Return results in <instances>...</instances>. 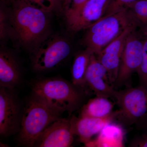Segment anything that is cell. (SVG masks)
Wrapping results in <instances>:
<instances>
[{
  "label": "cell",
  "mask_w": 147,
  "mask_h": 147,
  "mask_svg": "<svg viewBox=\"0 0 147 147\" xmlns=\"http://www.w3.org/2000/svg\"><path fill=\"white\" fill-rule=\"evenodd\" d=\"M11 27V39L32 55L52 34L50 14L25 0L5 2Z\"/></svg>",
  "instance_id": "1"
},
{
  "label": "cell",
  "mask_w": 147,
  "mask_h": 147,
  "mask_svg": "<svg viewBox=\"0 0 147 147\" xmlns=\"http://www.w3.org/2000/svg\"><path fill=\"white\" fill-rule=\"evenodd\" d=\"M32 92L61 115H69L82 105L86 92L72 82L60 77L42 78L31 83Z\"/></svg>",
  "instance_id": "2"
},
{
  "label": "cell",
  "mask_w": 147,
  "mask_h": 147,
  "mask_svg": "<svg viewBox=\"0 0 147 147\" xmlns=\"http://www.w3.org/2000/svg\"><path fill=\"white\" fill-rule=\"evenodd\" d=\"M61 116L32 92L24 108L21 128L18 134V144L24 147H34L40 135Z\"/></svg>",
  "instance_id": "3"
},
{
  "label": "cell",
  "mask_w": 147,
  "mask_h": 147,
  "mask_svg": "<svg viewBox=\"0 0 147 147\" xmlns=\"http://www.w3.org/2000/svg\"><path fill=\"white\" fill-rule=\"evenodd\" d=\"M134 24H138L128 9H125L103 17L86 29L83 43L97 55L125 29Z\"/></svg>",
  "instance_id": "4"
},
{
  "label": "cell",
  "mask_w": 147,
  "mask_h": 147,
  "mask_svg": "<svg viewBox=\"0 0 147 147\" xmlns=\"http://www.w3.org/2000/svg\"><path fill=\"white\" fill-rule=\"evenodd\" d=\"M71 52V45L66 38L52 34L32 55V68L38 73L50 71L63 62Z\"/></svg>",
  "instance_id": "5"
},
{
  "label": "cell",
  "mask_w": 147,
  "mask_h": 147,
  "mask_svg": "<svg viewBox=\"0 0 147 147\" xmlns=\"http://www.w3.org/2000/svg\"><path fill=\"white\" fill-rule=\"evenodd\" d=\"M113 99L119 108L117 119L130 126L139 123L147 114V89L141 86L115 90Z\"/></svg>",
  "instance_id": "6"
},
{
  "label": "cell",
  "mask_w": 147,
  "mask_h": 147,
  "mask_svg": "<svg viewBox=\"0 0 147 147\" xmlns=\"http://www.w3.org/2000/svg\"><path fill=\"white\" fill-rule=\"evenodd\" d=\"M24 108L15 89L0 87L1 137H8L18 134L21 128Z\"/></svg>",
  "instance_id": "7"
},
{
  "label": "cell",
  "mask_w": 147,
  "mask_h": 147,
  "mask_svg": "<svg viewBox=\"0 0 147 147\" xmlns=\"http://www.w3.org/2000/svg\"><path fill=\"white\" fill-rule=\"evenodd\" d=\"M135 29L127 38L120 66L114 87H120L128 84L132 74L138 72L143 58V36L142 32Z\"/></svg>",
  "instance_id": "8"
},
{
  "label": "cell",
  "mask_w": 147,
  "mask_h": 147,
  "mask_svg": "<svg viewBox=\"0 0 147 147\" xmlns=\"http://www.w3.org/2000/svg\"><path fill=\"white\" fill-rule=\"evenodd\" d=\"M138 28H139L138 24H134L128 27L98 55H96L107 70L109 80L113 86L118 75L127 38L132 31Z\"/></svg>",
  "instance_id": "9"
},
{
  "label": "cell",
  "mask_w": 147,
  "mask_h": 147,
  "mask_svg": "<svg viewBox=\"0 0 147 147\" xmlns=\"http://www.w3.org/2000/svg\"><path fill=\"white\" fill-rule=\"evenodd\" d=\"M70 119L60 118L40 135L34 147H71L74 141Z\"/></svg>",
  "instance_id": "10"
},
{
  "label": "cell",
  "mask_w": 147,
  "mask_h": 147,
  "mask_svg": "<svg viewBox=\"0 0 147 147\" xmlns=\"http://www.w3.org/2000/svg\"><path fill=\"white\" fill-rule=\"evenodd\" d=\"M85 81L86 87L93 91L96 96L113 98L115 90L110 83L105 67L94 53L90 59Z\"/></svg>",
  "instance_id": "11"
},
{
  "label": "cell",
  "mask_w": 147,
  "mask_h": 147,
  "mask_svg": "<svg viewBox=\"0 0 147 147\" xmlns=\"http://www.w3.org/2000/svg\"><path fill=\"white\" fill-rule=\"evenodd\" d=\"M119 113V110L113 111L108 117L100 118L72 116L70 119L72 132L85 145L91 141L94 136L99 134L105 126L117 119Z\"/></svg>",
  "instance_id": "12"
},
{
  "label": "cell",
  "mask_w": 147,
  "mask_h": 147,
  "mask_svg": "<svg viewBox=\"0 0 147 147\" xmlns=\"http://www.w3.org/2000/svg\"><path fill=\"white\" fill-rule=\"evenodd\" d=\"M22 71L15 53L4 46L0 50V87L15 89L21 84Z\"/></svg>",
  "instance_id": "13"
},
{
  "label": "cell",
  "mask_w": 147,
  "mask_h": 147,
  "mask_svg": "<svg viewBox=\"0 0 147 147\" xmlns=\"http://www.w3.org/2000/svg\"><path fill=\"white\" fill-rule=\"evenodd\" d=\"M110 1L88 0L68 30L76 33L89 28L104 16Z\"/></svg>",
  "instance_id": "14"
},
{
  "label": "cell",
  "mask_w": 147,
  "mask_h": 147,
  "mask_svg": "<svg viewBox=\"0 0 147 147\" xmlns=\"http://www.w3.org/2000/svg\"><path fill=\"white\" fill-rule=\"evenodd\" d=\"M123 131L119 125L112 124L106 125L98 134L96 139L85 145L87 147H122Z\"/></svg>",
  "instance_id": "15"
},
{
  "label": "cell",
  "mask_w": 147,
  "mask_h": 147,
  "mask_svg": "<svg viewBox=\"0 0 147 147\" xmlns=\"http://www.w3.org/2000/svg\"><path fill=\"white\" fill-rule=\"evenodd\" d=\"M93 53L87 47L85 50L79 51L75 55L71 67V82L86 92L85 76L91 56Z\"/></svg>",
  "instance_id": "16"
},
{
  "label": "cell",
  "mask_w": 147,
  "mask_h": 147,
  "mask_svg": "<svg viewBox=\"0 0 147 147\" xmlns=\"http://www.w3.org/2000/svg\"><path fill=\"white\" fill-rule=\"evenodd\" d=\"M109 98L96 96L90 99L82 106L79 116L100 118L110 115L113 112L114 106Z\"/></svg>",
  "instance_id": "17"
},
{
  "label": "cell",
  "mask_w": 147,
  "mask_h": 147,
  "mask_svg": "<svg viewBox=\"0 0 147 147\" xmlns=\"http://www.w3.org/2000/svg\"><path fill=\"white\" fill-rule=\"evenodd\" d=\"M127 8L139 28L147 25V0H138Z\"/></svg>",
  "instance_id": "18"
},
{
  "label": "cell",
  "mask_w": 147,
  "mask_h": 147,
  "mask_svg": "<svg viewBox=\"0 0 147 147\" xmlns=\"http://www.w3.org/2000/svg\"><path fill=\"white\" fill-rule=\"evenodd\" d=\"M140 28L143 36V58L141 67L137 73L140 85L146 88L147 84V25Z\"/></svg>",
  "instance_id": "19"
},
{
  "label": "cell",
  "mask_w": 147,
  "mask_h": 147,
  "mask_svg": "<svg viewBox=\"0 0 147 147\" xmlns=\"http://www.w3.org/2000/svg\"><path fill=\"white\" fill-rule=\"evenodd\" d=\"M88 0H70L64 9L63 13L67 27L70 26L79 15L84 4Z\"/></svg>",
  "instance_id": "20"
},
{
  "label": "cell",
  "mask_w": 147,
  "mask_h": 147,
  "mask_svg": "<svg viewBox=\"0 0 147 147\" xmlns=\"http://www.w3.org/2000/svg\"><path fill=\"white\" fill-rule=\"evenodd\" d=\"M11 27L6 7L1 4L0 9V38L5 42L11 38Z\"/></svg>",
  "instance_id": "21"
},
{
  "label": "cell",
  "mask_w": 147,
  "mask_h": 147,
  "mask_svg": "<svg viewBox=\"0 0 147 147\" xmlns=\"http://www.w3.org/2000/svg\"><path fill=\"white\" fill-rule=\"evenodd\" d=\"M137 1L138 0H110L108 8L103 17L127 8Z\"/></svg>",
  "instance_id": "22"
},
{
  "label": "cell",
  "mask_w": 147,
  "mask_h": 147,
  "mask_svg": "<svg viewBox=\"0 0 147 147\" xmlns=\"http://www.w3.org/2000/svg\"><path fill=\"white\" fill-rule=\"evenodd\" d=\"M52 13H63V0H43Z\"/></svg>",
  "instance_id": "23"
},
{
  "label": "cell",
  "mask_w": 147,
  "mask_h": 147,
  "mask_svg": "<svg viewBox=\"0 0 147 147\" xmlns=\"http://www.w3.org/2000/svg\"><path fill=\"white\" fill-rule=\"evenodd\" d=\"M130 146L147 147V134H143L134 139L131 142Z\"/></svg>",
  "instance_id": "24"
},
{
  "label": "cell",
  "mask_w": 147,
  "mask_h": 147,
  "mask_svg": "<svg viewBox=\"0 0 147 147\" xmlns=\"http://www.w3.org/2000/svg\"><path fill=\"white\" fill-rule=\"evenodd\" d=\"M141 122L142 123V126L144 128L147 129V118L145 117L144 118L142 119V120L139 121V123Z\"/></svg>",
  "instance_id": "25"
},
{
  "label": "cell",
  "mask_w": 147,
  "mask_h": 147,
  "mask_svg": "<svg viewBox=\"0 0 147 147\" xmlns=\"http://www.w3.org/2000/svg\"><path fill=\"white\" fill-rule=\"evenodd\" d=\"M69 1L70 0H63V10L68 5Z\"/></svg>",
  "instance_id": "26"
},
{
  "label": "cell",
  "mask_w": 147,
  "mask_h": 147,
  "mask_svg": "<svg viewBox=\"0 0 147 147\" xmlns=\"http://www.w3.org/2000/svg\"><path fill=\"white\" fill-rule=\"evenodd\" d=\"M6 1H7V0H1V2H4Z\"/></svg>",
  "instance_id": "27"
},
{
  "label": "cell",
  "mask_w": 147,
  "mask_h": 147,
  "mask_svg": "<svg viewBox=\"0 0 147 147\" xmlns=\"http://www.w3.org/2000/svg\"><path fill=\"white\" fill-rule=\"evenodd\" d=\"M146 88L147 89V85H146Z\"/></svg>",
  "instance_id": "28"
}]
</instances>
